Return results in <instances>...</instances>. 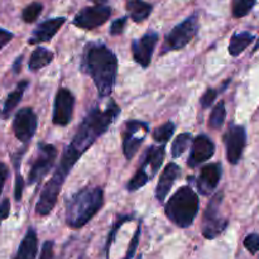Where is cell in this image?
<instances>
[{
	"mask_svg": "<svg viewBox=\"0 0 259 259\" xmlns=\"http://www.w3.org/2000/svg\"><path fill=\"white\" fill-rule=\"evenodd\" d=\"M23 190H24V180H23L22 175L17 174V177H15V187H14L15 201H20V200H22Z\"/></svg>",
	"mask_w": 259,
	"mask_h": 259,
	"instance_id": "cell-33",
	"label": "cell"
},
{
	"mask_svg": "<svg viewBox=\"0 0 259 259\" xmlns=\"http://www.w3.org/2000/svg\"><path fill=\"white\" fill-rule=\"evenodd\" d=\"M215 154V144L206 134H200L192 141L191 153H190L187 164L191 168L200 166L204 162L209 161Z\"/></svg>",
	"mask_w": 259,
	"mask_h": 259,
	"instance_id": "cell-15",
	"label": "cell"
},
{
	"mask_svg": "<svg viewBox=\"0 0 259 259\" xmlns=\"http://www.w3.org/2000/svg\"><path fill=\"white\" fill-rule=\"evenodd\" d=\"M225 118H227V110H225L224 101H220L212 109L211 114L209 118V126L214 131H219L224 125Z\"/></svg>",
	"mask_w": 259,
	"mask_h": 259,
	"instance_id": "cell-25",
	"label": "cell"
},
{
	"mask_svg": "<svg viewBox=\"0 0 259 259\" xmlns=\"http://www.w3.org/2000/svg\"><path fill=\"white\" fill-rule=\"evenodd\" d=\"M66 22V18L58 17V18H52V19L45 20L43 23H40L34 30H33V34L30 37V39L28 40L29 45H38V43H45L50 42L53 37L56 35V33L61 29L63 24Z\"/></svg>",
	"mask_w": 259,
	"mask_h": 259,
	"instance_id": "cell-17",
	"label": "cell"
},
{
	"mask_svg": "<svg viewBox=\"0 0 259 259\" xmlns=\"http://www.w3.org/2000/svg\"><path fill=\"white\" fill-rule=\"evenodd\" d=\"M43 10V5L39 2H34L24 8L22 13V18L25 23H33L38 19Z\"/></svg>",
	"mask_w": 259,
	"mask_h": 259,
	"instance_id": "cell-28",
	"label": "cell"
},
{
	"mask_svg": "<svg viewBox=\"0 0 259 259\" xmlns=\"http://www.w3.org/2000/svg\"><path fill=\"white\" fill-rule=\"evenodd\" d=\"M73 108H75V96L68 89L62 88L57 91L53 104L52 121L55 125L66 126L72 120Z\"/></svg>",
	"mask_w": 259,
	"mask_h": 259,
	"instance_id": "cell-11",
	"label": "cell"
},
{
	"mask_svg": "<svg viewBox=\"0 0 259 259\" xmlns=\"http://www.w3.org/2000/svg\"><path fill=\"white\" fill-rule=\"evenodd\" d=\"M8 175H9V171H8L7 166L0 162V180H7Z\"/></svg>",
	"mask_w": 259,
	"mask_h": 259,
	"instance_id": "cell-38",
	"label": "cell"
},
{
	"mask_svg": "<svg viewBox=\"0 0 259 259\" xmlns=\"http://www.w3.org/2000/svg\"><path fill=\"white\" fill-rule=\"evenodd\" d=\"M22 61H23V56H19V57L15 60L14 65H13V72L14 73H19L20 67H22Z\"/></svg>",
	"mask_w": 259,
	"mask_h": 259,
	"instance_id": "cell-37",
	"label": "cell"
},
{
	"mask_svg": "<svg viewBox=\"0 0 259 259\" xmlns=\"http://www.w3.org/2000/svg\"><path fill=\"white\" fill-rule=\"evenodd\" d=\"M255 39V37L253 34L248 32H242V33H235L232 37L229 43V53L234 57L239 56L248 46H250V43H253V40Z\"/></svg>",
	"mask_w": 259,
	"mask_h": 259,
	"instance_id": "cell-23",
	"label": "cell"
},
{
	"mask_svg": "<svg viewBox=\"0 0 259 259\" xmlns=\"http://www.w3.org/2000/svg\"><path fill=\"white\" fill-rule=\"evenodd\" d=\"M38 253L37 233L33 228H29L25 233V237L20 242L15 259H35Z\"/></svg>",
	"mask_w": 259,
	"mask_h": 259,
	"instance_id": "cell-19",
	"label": "cell"
},
{
	"mask_svg": "<svg viewBox=\"0 0 259 259\" xmlns=\"http://www.w3.org/2000/svg\"><path fill=\"white\" fill-rule=\"evenodd\" d=\"M166 156V146H151L144 154V159L137 174L128 182V191H137L151 181L161 168Z\"/></svg>",
	"mask_w": 259,
	"mask_h": 259,
	"instance_id": "cell-5",
	"label": "cell"
},
{
	"mask_svg": "<svg viewBox=\"0 0 259 259\" xmlns=\"http://www.w3.org/2000/svg\"><path fill=\"white\" fill-rule=\"evenodd\" d=\"M126 19L128 18L123 17V18H119V19L114 20L110 25V34L111 35H119L124 32V28L126 25Z\"/></svg>",
	"mask_w": 259,
	"mask_h": 259,
	"instance_id": "cell-31",
	"label": "cell"
},
{
	"mask_svg": "<svg viewBox=\"0 0 259 259\" xmlns=\"http://www.w3.org/2000/svg\"><path fill=\"white\" fill-rule=\"evenodd\" d=\"M38 126V118L32 108H23L18 110L13 120V132L18 141L28 143L34 137Z\"/></svg>",
	"mask_w": 259,
	"mask_h": 259,
	"instance_id": "cell-13",
	"label": "cell"
},
{
	"mask_svg": "<svg viewBox=\"0 0 259 259\" xmlns=\"http://www.w3.org/2000/svg\"><path fill=\"white\" fill-rule=\"evenodd\" d=\"M258 50H259V39H258L257 45H255V48H254V51H258Z\"/></svg>",
	"mask_w": 259,
	"mask_h": 259,
	"instance_id": "cell-41",
	"label": "cell"
},
{
	"mask_svg": "<svg viewBox=\"0 0 259 259\" xmlns=\"http://www.w3.org/2000/svg\"><path fill=\"white\" fill-rule=\"evenodd\" d=\"M158 42V34L156 32H148L139 39L132 42V53L133 58L139 66L147 68L151 65L154 48Z\"/></svg>",
	"mask_w": 259,
	"mask_h": 259,
	"instance_id": "cell-14",
	"label": "cell"
},
{
	"mask_svg": "<svg viewBox=\"0 0 259 259\" xmlns=\"http://www.w3.org/2000/svg\"><path fill=\"white\" fill-rule=\"evenodd\" d=\"M197 30H199V20H197V14H194L177 24L166 35L163 45H162L161 55H166L172 51H179L184 48L197 34Z\"/></svg>",
	"mask_w": 259,
	"mask_h": 259,
	"instance_id": "cell-6",
	"label": "cell"
},
{
	"mask_svg": "<svg viewBox=\"0 0 259 259\" xmlns=\"http://www.w3.org/2000/svg\"><path fill=\"white\" fill-rule=\"evenodd\" d=\"M104 205L100 187H85L75 192L66 201V223L71 229H80L88 224Z\"/></svg>",
	"mask_w": 259,
	"mask_h": 259,
	"instance_id": "cell-3",
	"label": "cell"
},
{
	"mask_svg": "<svg viewBox=\"0 0 259 259\" xmlns=\"http://www.w3.org/2000/svg\"><path fill=\"white\" fill-rule=\"evenodd\" d=\"M175 129H176L175 124L172 123V121H167V123H164L163 125L156 128V131L153 132L152 137H153L154 141L158 142V143L166 144L167 142L171 139V137L174 136Z\"/></svg>",
	"mask_w": 259,
	"mask_h": 259,
	"instance_id": "cell-26",
	"label": "cell"
},
{
	"mask_svg": "<svg viewBox=\"0 0 259 259\" xmlns=\"http://www.w3.org/2000/svg\"><path fill=\"white\" fill-rule=\"evenodd\" d=\"M139 237H141V225L137 228L136 233H134L133 238H132V242H131V245H129L128 253H126V257L124 259H132V258H133L134 253H136V250H137V247H138V244H139Z\"/></svg>",
	"mask_w": 259,
	"mask_h": 259,
	"instance_id": "cell-32",
	"label": "cell"
},
{
	"mask_svg": "<svg viewBox=\"0 0 259 259\" xmlns=\"http://www.w3.org/2000/svg\"><path fill=\"white\" fill-rule=\"evenodd\" d=\"M28 85H29L28 81H20L17 88H15V90L8 95L7 100L4 103V109H3V115H4V118H8L10 115V113L17 108V105L20 103L23 95H24V91L27 90Z\"/></svg>",
	"mask_w": 259,
	"mask_h": 259,
	"instance_id": "cell-21",
	"label": "cell"
},
{
	"mask_svg": "<svg viewBox=\"0 0 259 259\" xmlns=\"http://www.w3.org/2000/svg\"><path fill=\"white\" fill-rule=\"evenodd\" d=\"M149 126L144 121L129 120L125 123L123 133V152L128 161L136 156L137 151L143 143L146 134L148 133Z\"/></svg>",
	"mask_w": 259,
	"mask_h": 259,
	"instance_id": "cell-9",
	"label": "cell"
},
{
	"mask_svg": "<svg viewBox=\"0 0 259 259\" xmlns=\"http://www.w3.org/2000/svg\"><path fill=\"white\" fill-rule=\"evenodd\" d=\"M224 144L227 148V158L230 164H237L243 156L247 144V132L242 125H230L224 134Z\"/></svg>",
	"mask_w": 259,
	"mask_h": 259,
	"instance_id": "cell-12",
	"label": "cell"
},
{
	"mask_svg": "<svg viewBox=\"0 0 259 259\" xmlns=\"http://www.w3.org/2000/svg\"><path fill=\"white\" fill-rule=\"evenodd\" d=\"M9 211H10V201L8 199H4L2 204H0V223L9 217Z\"/></svg>",
	"mask_w": 259,
	"mask_h": 259,
	"instance_id": "cell-35",
	"label": "cell"
},
{
	"mask_svg": "<svg viewBox=\"0 0 259 259\" xmlns=\"http://www.w3.org/2000/svg\"><path fill=\"white\" fill-rule=\"evenodd\" d=\"M53 60V52L45 47H38L33 51L28 66L30 71H37L50 65Z\"/></svg>",
	"mask_w": 259,
	"mask_h": 259,
	"instance_id": "cell-22",
	"label": "cell"
},
{
	"mask_svg": "<svg viewBox=\"0 0 259 259\" xmlns=\"http://www.w3.org/2000/svg\"><path fill=\"white\" fill-rule=\"evenodd\" d=\"M244 247L250 254H257L259 252V234L250 233L244 239Z\"/></svg>",
	"mask_w": 259,
	"mask_h": 259,
	"instance_id": "cell-29",
	"label": "cell"
},
{
	"mask_svg": "<svg viewBox=\"0 0 259 259\" xmlns=\"http://www.w3.org/2000/svg\"><path fill=\"white\" fill-rule=\"evenodd\" d=\"M152 4L143 2V0H128L126 2V10L129 12L132 20L136 23L144 22L152 13Z\"/></svg>",
	"mask_w": 259,
	"mask_h": 259,
	"instance_id": "cell-20",
	"label": "cell"
},
{
	"mask_svg": "<svg viewBox=\"0 0 259 259\" xmlns=\"http://www.w3.org/2000/svg\"><path fill=\"white\" fill-rule=\"evenodd\" d=\"M223 192H218L210 202L207 204L206 210L202 215V235L206 239H215L225 230L228 225V220L222 215Z\"/></svg>",
	"mask_w": 259,
	"mask_h": 259,
	"instance_id": "cell-7",
	"label": "cell"
},
{
	"mask_svg": "<svg viewBox=\"0 0 259 259\" xmlns=\"http://www.w3.org/2000/svg\"><path fill=\"white\" fill-rule=\"evenodd\" d=\"M257 0H233L232 13L234 18H243L249 14Z\"/></svg>",
	"mask_w": 259,
	"mask_h": 259,
	"instance_id": "cell-27",
	"label": "cell"
},
{
	"mask_svg": "<svg viewBox=\"0 0 259 259\" xmlns=\"http://www.w3.org/2000/svg\"><path fill=\"white\" fill-rule=\"evenodd\" d=\"M39 259H53V242H51V240L45 242Z\"/></svg>",
	"mask_w": 259,
	"mask_h": 259,
	"instance_id": "cell-34",
	"label": "cell"
},
{
	"mask_svg": "<svg viewBox=\"0 0 259 259\" xmlns=\"http://www.w3.org/2000/svg\"><path fill=\"white\" fill-rule=\"evenodd\" d=\"M164 211L175 225L189 228L199 212V196L191 186L180 187L166 202Z\"/></svg>",
	"mask_w": 259,
	"mask_h": 259,
	"instance_id": "cell-4",
	"label": "cell"
},
{
	"mask_svg": "<svg viewBox=\"0 0 259 259\" xmlns=\"http://www.w3.org/2000/svg\"><path fill=\"white\" fill-rule=\"evenodd\" d=\"M180 175H181V168L176 163L171 162L167 164L166 168L159 176V181L156 187V197L159 202H163L167 199L172 186L180 177Z\"/></svg>",
	"mask_w": 259,
	"mask_h": 259,
	"instance_id": "cell-18",
	"label": "cell"
},
{
	"mask_svg": "<svg viewBox=\"0 0 259 259\" xmlns=\"http://www.w3.org/2000/svg\"><path fill=\"white\" fill-rule=\"evenodd\" d=\"M4 182H5V180H0V195H2L3 186H4Z\"/></svg>",
	"mask_w": 259,
	"mask_h": 259,
	"instance_id": "cell-40",
	"label": "cell"
},
{
	"mask_svg": "<svg viewBox=\"0 0 259 259\" xmlns=\"http://www.w3.org/2000/svg\"><path fill=\"white\" fill-rule=\"evenodd\" d=\"M111 8L106 5H95V7L83 8L76 14L73 24L81 29L91 30L103 25L110 18Z\"/></svg>",
	"mask_w": 259,
	"mask_h": 259,
	"instance_id": "cell-10",
	"label": "cell"
},
{
	"mask_svg": "<svg viewBox=\"0 0 259 259\" xmlns=\"http://www.w3.org/2000/svg\"><path fill=\"white\" fill-rule=\"evenodd\" d=\"M119 115H120V106L114 100H109L104 108H101L100 105L95 106L86 114L83 120L78 125L72 141L63 151L57 168L40 192L35 206L38 215L46 217L52 211L71 169L75 167L81 156L108 131L109 126L116 120Z\"/></svg>",
	"mask_w": 259,
	"mask_h": 259,
	"instance_id": "cell-1",
	"label": "cell"
},
{
	"mask_svg": "<svg viewBox=\"0 0 259 259\" xmlns=\"http://www.w3.org/2000/svg\"><path fill=\"white\" fill-rule=\"evenodd\" d=\"M57 157V149L55 146L48 143H39L37 149V156L34 157L30 166L29 176H28V185L39 184L48 172L52 169Z\"/></svg>",
	"mask_w": 259,
	"mask_h": 259,
	"instance_id": "cell-8",
	"label": "cell"
},
{
	"mask_svg": "<svg viewBox=\"0 0 259 259\" xmlns=\"http://www.w3.org/2000/svg\"><path fill=\"white\" fill-rule=\"evenodd\" d=\"M13 37H14V35H13V33H10V32H8V30L0 28V50H2L4 46H7L8 43L13 39Z\"/></svg>",
	"mask_w": 259,
	"mask_h": 259,
	"instance_id": "cell-36",
	"label": "cell"
},
{
	"mask_svg": "<svg viewBox=\"0 0 259 259\" xmlns=\"http://www.w3.org/2000/svg\"><path fill=\"white\" fill-rule=\"evenodd\" d=\"M191 143L192 136L190 133H181L180 136H177L176 138H175V141L172 142V157H174V158H179L180 156H182V154L187 151V148H189Z\"/></svg>",
	"mask_w": 259,
	"mask_h": 259,
	"instance_id": "cell-24",
	"label": "cell"
},
{
	"mask_svg": "<svg viewBox=\"0 0 259 259\" xmlns=\"http://www.w3.org/2000/svg\"><path fill=\"white\" fill-rule=\"evenodd\" d=\"M218 96V91L215 89L209 88L204 93V95L201 96L200 99V104H201V108L202 109H207L212 105V103L215 101Z\"/></svg>",
	"mask_w": 259,
	"mask_h": 259,
	"instance_id": "cell-30",
	"label": "cell"
},
{
	"mask_svg": "<svg viewBox=\"0 0 259 259\" xmlns=\"http://www.w3.org/2000/svg\"><path fill=\"white\" fill-rule=\"evenodd\" d=\"M91 2L95 3L96 5H104L106 2H108V0H91Z\"/></svg>",
	"mask_w": 259,
	"mask_h": 259,
	"instance_id": "cell-39",
	"label": "cell"
},
{
	"mask_svg": "<svg viewBox=\"0 0 259 259\" xmlns=\"http://www.w3.org/2000/svg\"><path fill=\"white\" fill-rule=\"evenodd\" d=\"M220 179H222V164L220 163H210L202 167L199 179H197V189L200 194L207 196L210 192L217 189Z\"/></svg>",
	"mask_w": 259,
	"mask_h": 259,
	"instance_id": "cell-16",
	"label": "cell"
},
{
	"mask_svg": "<svg viewBox=\"0 0 259 259\" xmlns=\"http://www.w3.org/2000/svg\"><path fill=\"white\" fill-rule=\"evenodd\" d=\"M81 70L94 81L100 98H108L114 90L118 75V58L104 43H89L83 51Z\"/></svg>",
	"mask_w": 259,
	"mask_h": 259,
	"instance_id": "cell-2",
	"label": "cell"
}]
</instances>
